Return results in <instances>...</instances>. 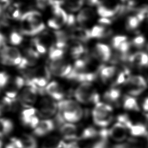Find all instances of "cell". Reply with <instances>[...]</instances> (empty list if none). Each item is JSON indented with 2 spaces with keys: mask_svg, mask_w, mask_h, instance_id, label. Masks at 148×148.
I'll return each mask as SVG.
<instances>
[{
  "mask_svg": "<svg viewBox=\"0 0 148 148\" xmlns=\"http://www.w3.org/2000/svg\"><path fill=\"white\" fill-rule=\"evenodd\" d=\"M58 111L64 113H75L81 107L79 103L72 99H63L57 103Z\"/></svg>",
  "mask_w": 148,
  "mask_h": 148,
  "instance_id": "obj_15",
  "label": "cell"
},
{
  "mask_svg": "<svg viewBox=\"0 0 148 148\" xmlns=\"http://www.w3.org/2000/svg\"><path fill=\"white\" fill-rule=\"evenodd\" d=\"M109 132L106 129H103L98 132V140L93 144L91 148H107L108 144Z\"/></svg>",
  "mask_w": 148,
  "mask_h": 148,
  "instance_id": "obj_17",
  "label": "cell"
},
{
  "mask_svg": "<svg viewBox=\"0 0 148 148\" xmlns=\"http://www.w3.org/2000/svg\"><path fill=\"white\" fill-rule=\"evenodd\" d=\"M49 69L52 75L58 77H66L72 69V66L65 62L62 59L50 61Z\"/></svg>",
  "mask_w": 148,
  "mask_h": 148,
  "instance_id": "obj_6",
  "label": "cell"
},
{
  "mask_svg": "<svg viewBox=\"0 0 148 148\" xmlns=\"http://www.w3.org/2000/svg\"><path fill=\"white\" fill-rule=\"evenodd\" d=\"M59 130L65 140L72 141L77 138V128L73 124L64 123L59 127Z\"/></svg>",
  "mask_w": 148,
  "mask_h": 148,
  "instance_id": "obj_12",
  "label": "cell"
},
{
  "mask_svg": "<svg viewBox=\"0 0 148 148\" xmlns=\"http://www.w3.org/2000/svg\"><path fill=\"white\" fill-rule=\"evenodd\" d=\"M145 121H146V126L148 128V113H146L145 114Z\"/></svg>",
  "mask_w": 148,
  "mask_h": 148,
  "instance_id": "obj_49",
  "label": "cell"
},
{
  "mask_svg": "<svg viewBox=\"0 0 148 148\" xmlns=\"http://www.w3.org/2000/svg\"><path fill=\"white\" fill-rule=\"evenodd\" d=\"M147 47V50H148V45H147V47Z\"/></svg>",
  "mask_w": 148,
  "mask_h": 148,
  "instance_id": "obj_51",
  "label": "cell"
},
{
  "mask_svg": "<svg viewBox=\"0 0 148 148\" xmlns=\"http://www.w3.org/2000/svg\"><path fill=\"white\" fill-rule=\"evenodd\" d=\"M13 84L16 89H20L25 85V79L21 76H16L14 79Z\"/></svg>",
  "mask_w": 148,
  "mask_h": 148,
  "instance_id": "obj_41",
  "label": "cell"
},
{
  "mask_svg": "<svg viewBox=\"0 0 148 148\" xmlns=\"http://www.w3.org/2000/svg\"><path fill=\"white\" fill-rule=\"evenodd\" d=\"M0 89H1V88H0Z\"/></svg>",
  "mask_w": 148,
  "mask_h": 148,
  "instance_id": "obj_52",
  "label": "cell"
},
{
  "mask_svg": "<svg viewBox=\"0 0 148 148\" xmlns=\"http://www.w3.org/2000/svg\"><path fill=\"white\" fill-rule=\"evenodd\" d=\"M56 37V47L62 49L66 46L68 36L62 31H58L54 32Z\"/></svg>",
  "mask_w": 148,
  "mask_h": 148,
  "instance_id": "obj_27",
  "label": "cell"
},
{
  "mask_svg": "<svg viewBox=\"0 0 148 148\" xmlns=\"http://www.w3.org/2000/svg\"><path fill=\"white\" fill-rule=\"evenodd\" d=\"M55 125L54 121L52 120H43L39 121L38 126L34 129L33 133L38 136H45L54 129Z\"/></svg>",
  "mask_w": 148,
  "mask_h": 148,
  "instance_id": "obj_11",
  "label": "cell"
},
{
  "mask_svg": "<svg viewBox=\"0 0 148 148\" xmlns=\"http://www.w3.org/2000/svg\"><path fill=\"white\" fill-rule=\"evenodd\" d=\"M93 56L100 61H108L112 56L110 48L106 44L98 43L94 47Z\"/></svg>",
  "mask_w": 148,
  "mask_h": 148,
  "instance_id": "obj_10",
  "label": "cell"
},
{
  "mask_svg": "<svg viewBox=\"0 0 148 148\" xmlns=\"http://www.w3.org/2000/svg\"><path fill=\"white\" fill-rule=\"evenodd\" d=\"M62 148H80L76 142L72 141L67 143H64Z\"/></svg>",
  "mask_w": 148,
  "mask_h": 148,
  "instance_id": "obj_43",
  "label": "cell"
},
{
  "mask_svg": "<svg viewBox=\"0 0 148 148\" xmlns=\"http://www.w3.org/2000/svg\"><path fill=\"white\" fill-rule=\"evenodd\" d=\"M128 131V130L125 125L117 121L108 130L109 136L116 142H121L126 139Z\"/></svg>",
  "mask_w": 148,
  "mask_h": 148,
  "instance_id": "obj_8",
  "label": "cell"
},
{
  "mask_svg": "<svg viewBox=\"0 0 148 148\" xmlns=\"http://www.w3.org/2000/svg\"><path fill=\"white\" fill-rule=\"evenodd\" d=\"M0 57H3L8 59L11 63L12 65L18 66L23 57L19 50L14 47L3 46L0 49Z\"/></svg>",
  "mask_w": 148,
  "mask_h": 148,
  "instance_id": "obj_9",
  "label": "cell"
},
{
  "mask_svg": "<svg viewBox=\"0 0 148 148\" xmlns=\"http://www.w3.org/2000/svg\"><path fill=\"white\" fill-rule=\"evenodd\" d=\"M64 55V51L62 49L56 48L55 47H51L49 51V58L50 61L58 60L62 59Z\"/></svg>",
  "mask_w": 148,
  "mask_h": 148,
  "instance_id": "obj_34",
  "label": "cell"
},
{
  "mask_svg": "<svg viewBox=\"0 0 148 148\" xmlns=\"http://www.w3.org/2000/svg\"><path fill=\"white\" fill-rule=\"evenodd\" d=\"M140 22L137 16H129L125 21V28L128 31L135 30L139 27Z\"/></svg>",
  "mask_w": 148,
  "mask_h": 148,
  "instance_id": "obj_29",
  "label": "cell"
},
{
  "mask_svg": "<svg viewBox=\"0 0 148 148\" xmlns=\"http://www.w3.org/2000/svg\"><path fill=\"white\" fill-rule=\"evenodd\" d=\"M58 111L57 103L51 98L45 97L39 102L38 115L42 118H48L56 114Z\"/></svg>",
  "mask_w": 148,
  "mask_h": 148,
  "instance_id": "obj_5",
  "label": "cell"
},
{
  "mask_svg": "<svg viewBox=\"0 0 148 148\" xmlns=\"http://www.w3.org/2000/svg\"><path fill=\"white\" fill-rule=\"evenodd\" d=\"M84 49L83 45L78 42H76L71 47V54L73 58H78L84 53Z\"/></svg>",
  "mask_w": 148,
  "mask_h": 148,
  "instance_id": "obj_32",
  "label": "cell"
},
{
  "mask_svg": "<svg viewBox=\"0 0 148 148\" xmlns=\"http://www.w3.org/2000/svg\"><path fill=\"white\" fill-rule=\"evenodd\" d=\"M66 8L71 11L75 12L80 9L84 0H64Z\"/></svg>",
  "mask_w": 148,
  "mask_h": 148,
  "instance_id": "obj_33",
  "label": "cell"
},
{
  "mask_svg": "<svg viewBox=\"0 0 148 148\" xmlns=\"http://www.w3.org/2000/svg\"><path fill=\"white\" fill-rule=\"evenodd\" d=\"M9 75L5 72H0V88L5 87L8 83Z\"/></svg>",
  "mask_w": 148,
  "mask_h": 148,
  "instance_id": "obj_40",
  "label": "cell"
},
{
  "mask_svg": "<svg viewBox=\"0 0 148 148\" xmlns=\"http://www.w3.org/2000/svg\"><path fill=\"white\" fill-rule=\"evenodd\" d=\"M94 123L99 127H106L112 121L113 108L107 103L99 102L95 104L92 111Z\"/></svg>",
  "mask_w": 148,
  "mask_h": 148,
  "instance_id": "obj_3",
  "label": "cell"
},
{
  "mask_svg": "<svg viewBox=\"0 0 148 148\" xmlns=\"http://www.w3.org/2000/svg\"><path fill=\"white\" fill-rule=\"evenodd\" d=\"M37 91L31 87L24 88L18 97V101L25 108H30L31 105L34 103L37 99Z\"/></svg>",
  "mask_w": 148,
  "mask_h": 148,
  "instance_id": "obj_7",
  "label": "cell"
},
{
  "mask_svg": "<svg viewBox=\"0 0 148 148\" xmlns=\"http://www.w3.org/2000/svg\"><path fill=\"white\" fill-rule=\"evenodd\" d=\"M125 85L128 93L132 96L140 94L147 87L146 80L140 75H130Z\"/></svg>",
  "mask_w": 148,
  "mask_h": 148,
  "instance_id": "obj_4",
  "label": "cell"
},
{
  "mask_svg": "<svg viewBox=\"0 0 148 148\" xmlns=\"http://www.w3.org/2000/svg\"><path fill=\"white\" fill-rule=\"evenodd\" d=\"M37 110L34 108H27L24 109L21 113V121L23 124L27 126L31 119V118L35 116Z\"/></svg>",
  "mask_w": 148,
  "mask_h": 148,
  "instance_id": "obj_26",
  "label": "cell"
},
{
  "mask_svg": "<svg viewBox=\"0 0 148 148\" xmlns=\"http://www.w3.org/2000/svg\"><path fill=\"white\" fill-rule=\"evenodd\" d=\"M128 131L131 135L135 136H146L148 135L147 127L142 124H132L128 128Z\"/></svg>",
  "mask_w": 148,
  "mask_h": 148,
  "instance_id": "obj_21",
  "label": "cell"
},
{
  "mask_svg": "<svg viewBox=\"0 0 148 148\" xmlns=\"http://www.w3.org/2000/svg\"><path fill=\"white\" fill-rule=\"evenodd\" d=\"M72 36L73 38L77 39L83 42L87 41L90 38H91L90 35V30L83 28H75L72 33Z\"/></svg>",
  "mask_w": 148,
  "mask_h": 148,
  "instance_id": "obj_22",
  "label": "cell"
},
{
  "mask_svg": "<svg viewBox=\"0 0 148 148\" xmlns=\"http://www.w3.org/2000/svg\"><path fill=\"white\" fill-rule=\"evenodd\" d=\"M98 132L93 127L90 126L86 128L82 132L80 139H87L90 138H93L98 136Z\"/></svg>",
  "mask_w": 148,
  "mask_h": 148,
  "instance_id": "obj_31",
  "label": "cell"
},
{
  "mask_svg": "<svg viewBox=\"0 0 148 148\" xmlns=\"http://www.w3.org/2000/svg\"><path fill=\"white\" fill-rule=\"evenodd\" d=\"M14 128L12 121L9 119L0 118V132L4 135L10 134Z\"/></svg>",
  "mask_w": 148,
  "mask_h": 148,
  "instance_id": "obj_24",
  "label": "cell"
},
{
  "mask_svg": "<svg viewBox=\"0 0 148 148\" xmlns=\"http://www.w3.org/2000/svg\"><path fill=\"white\" fill-rule=\"evenodd\" d=\"M21 31L25 35L33 36L41 32L45 28L40 13L38 11H29L23 14L20 18Z\"/></svg>",
  "mask_w": 148,
  "mask_h": 148,
  "instance_id": "obj_1",
  "label": "cell"
},
{
  "mask_svg": "<svg viewBox=\"0 0 148 148\" xmlns=\"http://www.w3.org/2000/svg\"><path fill=\"white\" fill-rule=\"evenodd\" d=\"M6 95L7 97H9L11 99H15L17 96V91L14 89L8 90L6 92Z\"/></svg>",
  "mask_w": 148,
  "mask_h": 148,
  "instance_id": "obj_44",
  "label": "cell"
},
{
  "mask_svg": "<svg viewBox=\"0 0 148 148\" xmlns=\"http://www.w3.org/2000/svg\"><path fill=\"white\" fill-rule=\"evenodd\" d=\"M94 16V12L90 8H84L79 13L77 16L76 20L80 24H84Z\"/></svg>",
  "mask_w": 148,
  "mask_h": 148,
  "instance_id": "obj_20",
  "label": "cell"
},
{
  "mask_svg": "<svg viewBox=\"0 0 148 148\" xmlns=\"http://www.w3.org/2000/svg\"><path fill=\"white\" fill-rule=\"evenodd\" d=\"M123 108L125 109L133 111H139L140 110L136 99L132 96L126 95L123 99Z\"/></svg>",
  "mask_w": 148,
  "mask_h": 148,
  "instance_id": "obj_23",
  "label": "cell"
},
{
  "mask_svg": "<svg viewBox=\"0 0 148 148\" xmlns=\"http://www.w3.org/2000/svg\"><path fill=\"white\" fill-rule=\"evenodd\" d=\"M48 25L53 29H59L60 28L62 25L60 24L56 19H55L54 17L50 18L47 21Z\"/></svg>",
  "mask_w": 148,
  "mask_h": 148,
  "instance_id": "obj_42",
  "label": "cell"
},
{
  "mask_svg": "<svg viewBox=\"0 0 148 148\" xmlns=\"http://www.w3.org/2000/svg\"><path fill=\"white\" fill-rule=\"evenodd\" d=\"M120 8L119 6H117L114 8L108 7L106 5L99 4L97 8L98 14L103 18H109L113 16L115 14L120 10Z\"/></svg>",
  "mask_w": 148,
  "mask_h": 148,
  "instance_id": "obj_18",
  "label": "cell"
},
{
  "mask_svg": "<svg viewBox=\"0 0 148 148\" xmlns=\"http://www.w3.org/2000/svg\"><path fill=\"white\" fill-rule=\"evenodd\" d=\"M98 73L101 80L106 83L116 76L117 68L115 66H102L98 69Z\"/></svg>",
  "mask_w": 148,
  "mask_h": 148,
  "instance_id": "obj_16",
  "label": "cell"
},
{
  "mask_svg": "<svg viewBox=\"0 0 148 148\" xmlns=\"http://www.w3.org/2000/svg\"><path fill=\"white\" fill-rule=\"evenodd\" d=\"M32 43L35 47L36 50L40 54H45L46 52V49L43 43L38 38H35L32 39Z\"/></svg>",
  "mask_w": 148,
  "mask_h": 148,
  "instance_id": "obj_36",
  "label": "cell"
},
{
  "mask_svg": "<svg viewBox=\"0 0 148 148\" xmlns=\"http://www.w3.org/2000/svg\"><path fill=\"white\" fill-rule=\"evenodd\" d=\"M54 0H36V6L40 9H45L49 6H52Z\"/></svg>",
  "mask_w": 148,
  "mask_h": 148,
  "instance_id": "obj_39",
  "label": "cell"
},
{
  "mask_svg": "<svg viewBox=\"0 0 148 148\" xmlns=\"http://www.w3.org/2000/svg\"><path fill=\"white\" fill-rule=\"evenodd\" d=\"M126 40H127V36L124 35H117L112 39L111 45L113 48H114L115 50H117L120 45Z\"/></svg>",
  "mask_w": 148,
  "mask_h": 148,
  "instance_id": "obj_35",
  "label": "cell"
},
{
  "mask_svg": "<svg viewBox=\"0 0 148 148\" xmlns=\"http://www.w3.org/2000/svg\"><path fill=\"white\" fill-rule=\"evenodd\" d=\"M76 99L82 103L99 102V95L91 82L81 83L74 91Z\"/></svg>",
  "mask_w": 148,
  "mask_h": 148,
  "instance_id": "obj_2",
  "label": "cell"
},
{
  "mask_svg": "<svg viewBox=\"0 0 148 148\" xmlns=\"http://www.w3.org/2000/svg\"><path fill=\"white\" fill-rule=\"evenodd\" d=\"M128 61L139 68L148 66V54L143 51H138L129 56Z\"/></svg>",
  "mask_w": 148,
  "mask_h": 148,
  "instance_id": "obj_14",
  "label": "cell"
},
{
  "mask_svg": "<svg viewBox=\"0 0 148 148\" xmlns=\"http://www.w3.org/2000/svg\"><path fill=\"white\" fill-rule=\"evenodd\" d=\"M46 93L52 99L61 101L64 98L65 94L60 88L59 84L55 81H52L45 87Z\"/></svg>",
  "mask_w": 148,
  "mask_h": 148,
  "instance_id": "obj_13",
  "label": "cell"
},
{
  "mask_svg": "<svg viewBox=\"0 0 148 148\" xmlns=\"http://www.w3.org/2000/svg\"><path fill=\"white\" fill-rule=\"evenodd\" d=\"M145 43V38L142 35H138L135 37L132 40V45L136 48H142Z\"/></svg>",
  "mask_w": 148,
  "mask_h": 148,
  "instance_id": "obj_38",
  "label": "cell"
},
{
  "mask_svg": "<svg viewBox=\"0 0 148 148\" xmlns=\"http://www.w3.org/2000/svg\"><path fill=\"white\" fill-rule=\"evenodd\" d=\"M75 23V16L72 14L68 15V20L66 22V24L68 25H72Z\"/></svg>",
  "mask_w": 148,
  "mask_h": 148,
  "instance_id": "obj_45",
  "label": "cell"
},
{
  "mask_svg": "<svg viewBox=\"0 0 148 148\" xmlns=\"http://www.w3.org/2000/svg\"><path fill=\"white\" fill-rule=\"evenodd\" d=\"M23 148H37L38 143L33 136L24 134L20 138Z\"/></svg>",
  "mask_w": 148,
  "mask_h": 148,
  "instance_id": "obj_28",
  "label": "cell"
},
{
  "mask_svg": "<svg viewBox=\"0 0 148 148\" xmlns=\"http://www.w3.org/2000/svg\"><path fill=\"white\" fill-rule=\"evenodd\" d=\"M64 142L57 136H51L43 142L42 148H62Z\"/></svg>",
  "mask_w": 148,
  "mask_h": 148,
  "instance_id": "obj_19",
  "label": "cell"
},
{
  "mask_svg": "<svg viewBox=\"0 0 148 148\" xmlns=\"http://www.w3.org/2000/svg\"><path fill=\"white\" fill-rule=\"evenodd\" d=\"M23 39L22 36L16 32H13L10 34L9 42L13 45H20L22 42Z\"/></svg>",
  "mask_w": 148,
  "mask_h": 148,
  "instance_id": "obj_37",
  "label": "cell"
},
{
  "mask_svg": "<svg viewBox=\"0 0 148 148\" xmlns=\"http://www.w3.org/2000/svg\"><path fill=\"white\" fill-rule=\"evenodd\" d=\"M98 21L101 24H109L111 23V21L110 20V19L108 18H103V17H101Z\"/></svg>",
  "mask_w": 148,
  "mask_h": 148,
  "instance_id": "obj_46",
  "label": "cell"
},
{
  "mask_svg": "<svg viewBox=\"0 0 148 148\" xmlns=\"http://www.w3.org/2000/svg\"><path fill=\"white\" fill-rule=\"evenodd\" d=\"M5 148H16V147L15 146V145L13 144V143H12L11 141L9 143L7 144L5 146Z\"/></svg>",
  "mask_w": 148,
  "mask_h": 148,
  "instance_id": "obj_48",
  "label": "cell"
},
{
  "mask_svg": "<svg viewBox=\"0 0 148 148\" xmlns=\"http://www.w3.org/2000/svg\"><path fill=\"white\" fill-rule=\"evenodd\" d=\"M142 108L146 112L148 113V97H147L144 100V101L142 103Z\"/></svg>",
  "mask_w": 148,
  "mask_h": 148,
  "instance_id": "obj_47",
  "label": "cell"
},
{
  "mask_svg": "<svg viewBox=\"0 0 148 148\" xmlns=\"http://www.w3.org/2000/svg\"><path fill=\"white\" fill-rule=\"evenodd\" d=\"M2 112H3V110H2V108L0 105V116H1V114H2Z\"/></svg>",
  "mask_w": 148,
  "mask_h": 148,
  "instance_id": "obj_50",
  "label": "cell"
},
{
  "mask_svg": "<svg viewBox=\"0 0 148 148\" xmlns=\"http://www.w3.org/2000/svg\"><path fill=\"white\" fill-rule=\"evenodd\" d=\"M105 27L101 25H95L90 30L91 38H101L107 34Z\"/></svg>",
  "mask_w": 148,
  "mask_h": 148,
  "instance_id": "obj_30",
  "label": "cell"
},
{
  "mask_svg": "<svg viewBox=\"0 0 148 148\" xmlns=\"http://www.w3.org/2000/svg\"><path fill=\"white\" fill-rule=\"evenodd\" d=\"M121 96V91L120 90L113 88L104 93L103 98L108 102L116 103L118 101Z\"/></svg>",
  "mask_w": 148,
  "mask_h": 148,
  "instance_id": "obj_25",
  "label": "cell"
}]
</instances>
